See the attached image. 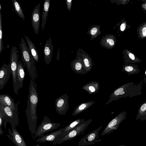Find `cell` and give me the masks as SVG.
Here are the masks:
<instances>
[{
  "label": "cell",
  "mask_w": 146,
  "mask_h": 146,
  "mask_svg": "<svg viewBox=\"0 0 146 146\" xmlns=\"http://www.w3.org/2000/svg\"><path fill=\"white\" fill-rule=\"evenodd\" d=\"M35 82L30 80L27 106L25 111L29 129L31 133L35 134L36 130L37 115L36 108L38 102V94Z\"/></svg>",
  "instance_id": "obj_1"
},
{
  "label": "cell",
  "mask_w": 146,
  "mask_h": 146,
  "mask_svg": "<svg viewBox=\"0 0 146 146\" xmlns=\"http://www.w3.org/2000/svg\"><path fill=\"white\" fill-rule=\"evenodd\" d=\"M143 84V82L141 81L137 84L129 82L121 86L114 90L111 94L110 99L105 105L121 98H131L140 95L142 94Z\"/></svg>",
  "instance_id": "obj_2"
},
{
  "label": "cell",
  "mask_w": 146,
  "mask_h": 146,
  "mask_svg": "<svg viewBox=\"0 0 146 146\" xmlns=\"http://www.w3.org/2000/svg\"><path fill=\"white\" fill-rule=\"evenodd\" d=\"M19 46L21 54L22 60L24 66H26L31 80L35 82V80L37 78V74L35 60L29 48L23 38H21Z\"/></svg>",
  "instance_id": "obj_3"
},
{
  "label": "cell",
  "mask_w": 146,
  "mask_h": 146,
  "mask_svg": "<svg viewBox=\"0 0 146 146\" xmlns=\"http://www.w3.org/2000/svg\"><path fill=\"white\" fill-rule=\"evenodd\" d=\"M92 120V119H90L88 120L85 121L77 127L66 133L62 135H59L53 143V144L55 145L60 144L67 141L73 139L79 135L82 134L84 133L85 131L88 128Z\"/></svg>",
  "instance_id": "obj_4"
},
{
  "label": "cell",
  "mask_w": 146,
  "mask_h": 146,
  "mask_svg": "<svg viewBox=\"0 0 146 146\" xmlns=\"http://www.w3.org/2000/svg\"><path fill=\"white\" fill-rule=\"evenodd\" d=\"M0 116L3 120V125L5 129L7 122L10 124L11 126L15 128L19 125L18 111H13L9 107L1 103H0Z\"/></svg>",
  "instance_id": "obj_5"
},
{
  "label": "cell",
  "mask_w": 146,
  "mask_h": 146,
  "mask_svg": "<svg viewBox=\"0 0 146 146\" xmlns=\"http://www.w3.org/2000/svg\"><path fill=\"white\" fill-rule=\"evenodd\" d=\"M19 51L17 47L13 46L10 52V65L12 75L13 89L15 93L18 94L17 67L19 60Z\"/></svg>",
  "instance_id": "obj_6"
},
{
  "label": "cell",
  "mask_w": 146,
  "mask_h": 146,
  "mask_svg": "<svg viewBox=\"0 0 146 146\" xmlns=\"http://www.w3.org/2000/svg\"><path fill=\"white\" fill-rule=\"evenodd\" d=\"M60 126V123H53L45 115L43 119L39 125L35 134V138L41 137L44 135L46 133L56 129Z\"/></svg>",
  "instance_id": "obj_7"
},
{
  "label": "cell",
  "mask_w": 146,
  "mask_h": 146,
  "mask_svg": "<svg viewBox=\"0 0 146 146\" xmlns=\"http://www.w3.org/2000/svg\"><path fill=\"white\" fill-rule=\"evenodd\" d=\"M126 111H123L113 118L104 129L101 135L108 134L117 130L121 122L126 119Z\"/></svg>",
  "instance_id": "obj_8"
},
{
  "label": "cell",
  "mask_w": 146,
  "mask_h": 146,
  "mask_svg": "<svg viewBox=\"0 0 146 146\" xmlns=\"http://www.w3.org/2000/svg\"><path fill=\"white\" fill-rule=\"evenodd\" d=\"M102 127L103 125L85 135L79 142L78 145L81 146L88 145L101 141L102 139L99 138L98 133Z\"/></svg>",
  "instance_id": "obj_9"
},
{
  "label": "cell",
  "mask_w": 146,
  "mask_h": 146,
  "mask_svg": "<svg viewBox=\"0 0 146 146\" xmlns=\"http://www.w3.org/2000/svg\"><path fill=\"white\" fill-rule=\"evenodd\" d=\"M70 65L72 70L76 73L84 74L87 73L80 48L77 52L76 58L71 62Z\"/></svg>",
  "instance_id": "obj_10"
},
{
  "label": "cell",
  "mask_w": 146,
  "mask_h": 146,
  "mask_svg": "<svg viewBox=\"0 0 146 146\" xmlns=\"http://www.w3.org/2000/svg\"><path fill=\"white\" fill-rule=\"evenodd\" d=\"M68 99L67 93L56 99L55 102L56 111L60 115H65L69 107Z\"/></svg>",
  "instance_id": "obj_11"
},
{
  "label": "cell",
  "mask_w": 146,
  "mask_h": 146,
  "mask_svg": "<svg viewBox=\"0 0 146 146\" xmlns=\"http://www.w3.org/2000/svg\"><path fill=\"white\" fill-rule=\"evenodd\" d=\"M12 131L9 128V134L7 137L13 142L16 146H27L26 143L21 135L14 127L11 126Z\"/></svg>",
  "instance_id": "obj_12"
},
{
  "label": "cell",
  "mask_w": 146,
  "mask_h": 146,
  "mask_svg": "<svg viewBox=\"0 0 146 146\" xmlns=\"http://www.w3.org/2000/svg\"><path fill=\"white\" fill-rule=\"evenodd\" d=\"M11 74L10 64H4L0 69V89L3 88Z\"/></svg>",
  "instance_id": "obj_13"
},
{
  "label": "cell",
  "mask_w": 146,
  "mask_h": 146,
  "mask_svg": "<svg viewBox=\"0 0 146 146\" xmlns=\"http://www.w3.org/2000/svg\"><path fill=\"white\" fill-rule=\"evenodd\" d=\"M40 5L39 3L35 7L31 15L32 25L34 32L36 35L38 33L40 27Z\"/></svg>",
  "instance_id": "obj_14"
},
{
  "label": "cell",
  "mask_w": 146,
  "mask_h": 146,
  "mask_svg": "<svg viewBox=\"0 0 146 146\" xmlns=\"http://www.w3.org/2000/svg\"><path fill=\"white\" fill-rule=\"evenodd\" d=\"M53 49L52 41L49 38L45 44L43 48L44 59L46 64H49L51 61Z\"/></svg>",
  "instance_id": "obj_15"
},
{
  "label": "cell",
  "mask_w": 146,
  "mask_h": 146,
  "mask_svg": "<svg viewBox=\"0 0 146 146\" xmlns=\"http://www.w3.org/2000/svg\"><path fill=\"white\" fill-rule=\"evenodd\" d=\"M0 103L8 106L12 110L18 111V103H15L14 99L8 94H1Z\"/></svg>",
  "instance_id": "obj_16"
},
{
  "label": "cell",
  "mask_w": 146,
  "mask_h": 146,
  "mask_svg": "<svg viewBox=\"0 0 146 146\" xmlns=\"http://www.w3.org/2000/svg\"><path fill=\"white\" fill-rule=\"evenodd\" d=\"M116 42L115 36L113 35L109 34L103 36L100 43L104 47L108 49H112L115 46Z\"/></svg>",
  "instance_id": "obj_17"
},
{
  "label": "cell",
  "mask_w": 146,
  "mask_h": 146,
  "mask_svg": "<svg viewBox=\"0 0 146 146\" xmlns=\"http://www.w3.org/2000/svg\"><path fill=\"white\" fill-rule=\"evenodd\" d=\"M64 128H62L58 130L41 136L36 140L37 142L44 143L46 142H53L56 140L58 136L62 133Z\"/></svg>",
  "instance_id": "obj_18"
},
{
  "label": "cell",
  "mask_w": 146,
  "mask_h": 146,
  "mask_svg": "<svg viewBox=\"0 0 146 146\" xmlns=\"http://www.w3.org/2000/svg\"><path fill=\"white\" fill-rule=\"evenodd\" d=\"M25 75L24 66L21 61H19L17 67V84L18 90L23 87V80L25 78Z\"/></svg>",
  "instance_id": "obj_19"
},
{
  "label": "cell",
  "mask_w": 146,
  "mask_h": 146,
  "mask_svg": "<svg viewBox=\"0 0 146 146\" xmlns=\"http://www.w3.org/2000/svg\"><path fill=\"white\" fill-rule=\"evenodd\" d=\"M82 88L86 91L90 95L94 94L98 92L100 85L98 82L92 81L84 86Z\"/></svg>",
  "instance_id": "obj_20"
},
{
  "label": "cell",
  "mask_w": 146,
  "mask_h": 146,
  "mask_svg": "<svg viewBox=\"0 0 146 146\" xmlns=\"http://www.w3.org/2000/svg\"><path fill=\"white\" fill-rule=\"evenodd\" d=\"M123 58L125 59V64H134L137 63H139L142 61L140 59L137 58L132 53L128 50L125 49L123 52Z\"/></svg>",
  "instance_id": "obj_21"
},
{
  "label": "cell",
  "mask_w": 146,
  "mask_h": 146,
  "mask_svg": "<svg viewBox=\"0 0 146 146\" xmlns=\"http://www.w3.org/2000/svg\"><path fill=\"white\" fill-rule=\"evenodd\" d=\"M50 0L44 1L41 19V27L42 30H44L46 24L50 8Z\"/></svg>",
  "instance_id": "obj_22"
},
{
  "label": "cell",
  "mask_w": 146,
  "mask_h": 146,
  "mask_svg": "<svg viewBox=\"0 0 146 146\" xmlns=\"http://www.w3.org/2000/svg\"><path fill=\"white\" fill-rule=\"evenodd\" d=\"M122 71L129 75L137 74L141 71L138 66L133 64H125L123 66Z\"/></svg>",
  "instance_id": "obj_23"
},
{
  "label": "cell",
  "mask_w": 146,
  "mask_h": 146,
  "mask_svg": "<svg viewBox=\"0 0 146 146\" xmlns=\"http://www.w3.org/2000/svg\"><path fill=\"white\" fill-rule=\"evenodd\" d=\"M95 103V101H91L81 103L76 108L73 112L72 115L76 116L85 110L90 107Z\"/></svg>",
  "instance_id": "obj_24"
},
{
  "label": "cell",
  "mask_w": 146,
  "mask_h": 146,
  "mask_svg": "<svg viewBox=\"0 0 146 146\" xmlns=\"http://www.w3.org/2000/svg\"><path fill=\"white\" fill-rule=\"evenodd\" d=\"M82 54L83 62L87 73L91 71L93 66V62L90 56L83 50L80 48Z\"/></svg>",
  "instance_id": "obj_25"
},
{
  "label": "cell",
  "mask_w": 146,
  "mask_h": 146,
  "mask_svg": "<svg viewBox=\"0 0 146 146\" xmlns=\"http://www.w3.org/2000/svg\"><path fill=\"white\" fill-rule=\"evenodd\" d=\"M25 37L34 59L36 62H38L39 55L35 44L27 36L25 35Z\"/></svg>",
  "instance_id": "obj_26"
},
{
  "label": "cell",
  "mask_w": 146,
  "mask_h": 146,
  "mask_svg": "<svg viewBox=\"0 0 146 146\" xmlns=\"http://www.w3.org/2000/svg\"><path fill=\"white\" fill-rule=\"evenodd\" d=\"M85 121L84 119H78L72 122L64 128L63 132L60 135H64L73 130Z\"/></svg>",
  "instance_id": "obj_27"
},
{
  "label": "cell",
  "mask_w": 146,
  "mask_h": 146,
  "mask_svg": "<svg viewBox=\"0 0 146 146\" xmlns=\"http://www.w3.org/2000/svg\"><path fill=\"white\" fill-rule=\"evenodd\" d=\"M136 120H140L141 121L146 120V101L143 103L139 108Z\"/></svg>",
  "instance_id": "obj_28"
},
{
  "label": "cell",
  "mask_w": 146,
  "mask_h": 146,
  "mask_svg": "<svg viewBox=\"0 0 146 146\" xmlns=\"http://www.w3.org/2000/svg\"><path fill=\"white\" fill-rule=\"evenodd\" d=\"M100 27L99 25H94L89 29L87 33L91 35V40L94 39L102 34L100 31Z\"/></svg>",
  "instance_id": "obj_29"
},
{
  "label": "cell",
  "mask_w": 146,
  "mask_h": 146,
  "mask_svg": "<svg viewBox=\"0 0 146 146\" xmlns=\"http://www.w3.org/2000/svg\"><path fill=\"white\" fill-rule=\"evenodd\" d=\"M12 1L15 12L24 21L25 17L21 5L16 0H12Z\"/></svg>",
  "instance_id": "obj_30"
},
{
  "label": "cell",
  "mask_w": 146,
  "mask_h": 146,
  "mask_svg": "<svg viewBox=\"0 0 146 146\" xmlns=\"http://www.w3.org/2000/svg\"><path fill=\"white\" fill-rule=\"evenodd\" d=\"M137 32L140 38L143 39L146 37V22L142 23L139 27Z\"/></svg>",
  "instance_id": "obj_31"
},
{
  "label": "cell",
  "mask_w": 146,
  "mask_h": 146,
  "mask_svg": "<svg viewBox=\"0 0 146 146\" xmlns=\"http://www.w3.org/2000/svg\"><path fill=\"white\" fill-rule=\"evenodd\" d=\"M2 16L1 11H0V54L3 48L2 40L3 33L2 28Z\"/></svg>",
  "instance_id": "obj_32"
},
{
  "label": "cell",
  "mask_w": 146,
  "mask_h": 146,
  "mask_svg": "<svg viewBox=\"0 0 146 146\" xmlns=\"http://www.w3.org/2000/svg\"><path fill=\"white\" fill-rule=\"evenodd\" d=\"M66 2L68 9L69 11H70L71 7L72 1L66 0Z\"/></svg>",
  "instance_id": "obj_33"
},
{
  "label": "cell",
  "mask_w": 146,
  "mask_h": 146,
  "mask_svg": "<svg viewBox=\"0 0 146 146\" xmlns=\"http://www.w3.org/2000/svg\"><path fill=\"white\" fill-rule=\"evenodd\" d=\"M126 24L125 22H123L120 26V30L121 31H124L126 28Z\"/></svg>",
  "instance_id": "obj_34"
},
{
  "label": "cell",
  "mask_w": 146,
  "mask_h": 146,
  "mask_svg": "<svg viewBox=\"0 0 146 146\" xmlns=\"http://www.w3.org/2000/svg\"><path fill=\"white\" fill-rule=\"evenodd\" d=\"M143 81L146 84V70L145 72V77L143 78Z\"/></svg>",
  "instance_id": "obj_35"
},
{
  "label": "cell",
  "mask_w": 146,
  "mask_h": 146,
  "mask_svg": "<svg viewBox=\"0 0 146 146\" xmlns=\"http://www.w3.org/2000/svg\"><path fill=\"white\" fill-rule=\"evenodd\" d=\"M59 50H58V53H57V57H56V59H57V60H59Z\"/></svg>",
  "instance_id": "obj_36"
},
{
  "label": "cell",
  "mask_w": 146,
  "mask_h": 146,
  "mask_svg": "<svg viewBox=\"0 0 146 146\" xmlns=\"http://www.w3.org/2000/svg\"><path fill=\"white\" fill-rule=\"evenodd\" d=\"M2 8V6L1 4H0V11H1Z\"/></svg>",
  "instance_id": "obj_37"
},
{
  "label": "cell",
  "mask_w": 146,
  "mask_h": 146,
  "mask_svg": "<svg viewBox=\"0 0 146 146\" xmlns=\"http://www.w3.org/2000/svg\"><path fill=\"white\" fill-rule=\"evenodd\" d=\"M127 146L124 145H117V146Z\"/></svg>",
  "instance_id": "obj_38"
},
{
  "label": "cell",
  "mask_w": 146,
  "mask_h": 146,
  "mask_svg": "<svg viewBox=\"0 0 146 146\" xmlns=\"http://www.w3.org/2000/svg\"><path fill=\"white\" fill-rule=\"evenodd\" d=\"M39 146L38 145H36V146Z\"/></svg>",
  "instance_id": "obj_39"
}]
</instances>
